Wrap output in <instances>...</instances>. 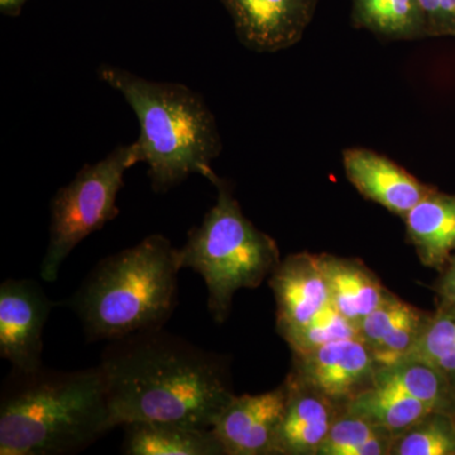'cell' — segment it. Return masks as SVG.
<instances>
[{"instance_id": "6da1fadb", "label": "cell", "mask_w": 455, "mask_h": 455, "mask_svg": "<svg viewBox=\"0 0 455 455\" xmlns=\"http://www.w3.org/2000/svg\"><path fill=\"white\" fill-rule=\"evenodd\" d=\"M99 367L114 427L163 421L212 429L235 396L223 358L164 326L108 341Z\"/></svg>"}, {"instance_id": "7a4b0ae2", "label": "cell", "mask_w": 455, "mask_h": 455, "mask_svg": "<svg viewBox=\"0 0 455 455\" xmlns=\"http://www.w3.org/2000/svg\"><path fill=\"white\" fill-rule=\"evenodd\" d=\"M114 429L100 367L12 370L0 396V454L65 455Z\"/></svg>"}, {"instance_id": "3957f363", "label": "cell", "mask_w": 455, "mask_h": 455, "mask_svg": "<svg viewBox=\"0 0 455 455\" xmlns=\"http://www.w3.org/2000/svg\"><path fill=\"white\" fill-rule=\"evenodd\" d=\"M101 82L118 92L140 123L134 142L140 164L148 167L155 193L178 187L191 175L214 181L212 163L221 140L214 116L202 95L179 83L152 82L125 68L101 65Z\"/></svg>"}, {"instance_id": "277c9868", "label": "cell", "mask_w": 455, "mask_h": 455, "mask_svg": "<svg viewBox=\"0 0 455 455\" xmlns=\"http://www.w3.org/2000/svg\"><path fill=\"white\" fill-rule=\"evenodd\" d=\"M179 250L163 235L101 259L68 301L89 341L163 328L178 305Z\"/></svg>"}, {"instance_id": "5b68a950", "label": "cell", "mask_w": 455, "mask_h": 455, "mask_svg": "<svg viewBox=\"0 0 455 455\" xmlns=\"http://www.w3.org/2000/svg\"><path fill=\"white\" fill-rule=\"evenodd\" d=\"M212 184L218 190L217 203L188 232L179 263L203 277L209 313L224 323L235 292L257 289L281 260L276 242L245 217L228 182L217 176Z\"/></svg>"}, {"instance_id": "8992f818", "label": "cell", "mask_w": 455, "mask_h": 455, "mask_svg": "<svg viewBox=\"0 0 455 455\" xmlns=\"http://www.w3.org/2000/svg\"><path fill=\"white\" fill-rule=\"evenodd\" d=\"M140 164L134 143L116 147L103 160L85 164L73 181L60 188L51 202L50 238L41 263V277L53 283L74 248L116 220V197L124 175Z\"/></svg>"}, {"instance_id": "52a82bcc", "label": "cell", "mask_w": 455, "mask_h": 455, "mask_svg": "<svg viewBox=\"0 0 455 455\" xmlns=\"http://www.w3.org/2000/svg\"><path fill=\"white\" fill-rule=\"evenodd\" d=\"M379 367L366 344L352 338L295 355L291 376L343 410L359 392L373 385Z\"/></svg>"}, {"instance_id": "ba28073f", "label": "cell", "mask_w": 455, "mask_h": 455, "mask_svg": "<svg viewBox=\"0 0 455 455\" xmlns=\"http://www.w3.org/2000/svg\"><path fill=\"white\" fill-rule=\"evenodd\" d=\"M53 304L33 280L0 286V355L12 370L32 372L42 364V334Z\"/></svg>"}, {"instance_id": "9c48e42d", "label": "cell", "mask_w": 455, "mask_h": 455, "mask_svg": "<svg viewBox=\"0 0 455 455\" xmlns=\"http://www.w3.org/2000/svg\"><path fill=\"white\" fill-rule=\"evenodd\" d=\"M236 36L256 52H277L298 44L315 13L317 0H220Z\"/></svg>"}, {"instance_id": "30bf717a", "label": "cell", "mask_w": 455, "mask_h": 455, "mask_svg": "<svg viewBox=\"0 0 455 455\" xmlns=\"http://www.w3.org/2000/svg\"><path fill=\"white\" fill-rule=\"evenodd\" d=\"M287 403V385L260 395L235 396L212 430L226 455H274Z\"/></svg>"}, {"instance_id": "8fae6325", "label": "cell", "mask_w": 455, "mask_h": 455, "mask_svg": "<svg viewBox=\"0 0 455 455\" xmlns=\"http://www.w3.org/2000/svg\"><path fill=\"white\" fill-rule=\"evenodd\" d=\"M277 307V331L284 340L331 302L317 254L298 253L278 263L269 276Z\"/></svg>"}, {"instance_id": "7c38bea8", "label": "cell", "mask_w": 455, "mask_h": 455, "mask_svg": "<svg viewBox=\"0 0 455 455\" xmlns=\"http://www.w3.org/2000/svg\"><path fill=\"white\" fill-rule=\"evenodd\" d=\"M343 166L359 194L403 220L416 204L435 190L372 149H346Z\"/></svg>"}, {"instance_id": "4fadbf2b", "label": "cell", "mask_w": 455, "mask_h": 455, "mask_svg": "<svg viewBox=\"0 0 455 455\" xmlns=\"http://www.w3.org/2000/svg\"><path fill=\"white\" fill-rule=\"evenodd\" d=\"M284 382L287 403L274 455H317L341 410L291 374Z\"/></svg>"}, {"instance_id": "5bb4252c", "label": "cell", "mask_w": 455, "mask_h": 455, "mask_svg": "<svg viewBox=\"0 0 455 455\" xmlns=\"http://www.w3.org/2000/svg\"><path fill=\"white\" fill-rule=\"evenodd\" d=\"M407 236L427 267L442 269L455 252V196L434 190L405 218Z\"/></svg>"}, {"instance_id": "9a60e30c", "label": "cell", "mask_w": 455, "mask_h": 455, "mask_svg": "<svg viewBox=\"0 0 455 455\" xmlns=\"http://www.w3.org/2000/svg\"><path fill=\"white\" fill-rule=\"evenodd\" d=\"M317 257L331 304L355 325L376 310L390 293L361 260L331 254H317Z\"/></svg>"}, {"instance_id": "2e32d148", "label": "cell", "mask_w": 455, "mask_h": 455, "mask_svg": "<svg viewBox=\"0 0 455 455\" xmlns=\"http://www.w3.org/2000/svg\"><path fill=\"white\" fill-rule=\"evenodd\" d=\"M122 451L127 455H224L212 429L163 421L125 424Z\"/></svg>"}, {"instance_id": "e0dca14e", "label": "cell", "mask_w": 455, "mask_h": 455, "mask_svg": "<svg viewBox=\"0 0 455 455\" xmlns=\"http://www.w3.org/2000/svg\"><path fill=\"white\" fill-rule=\"evenodd\" d=\"M373 383L403 392L421 401L431 411L455 416V379L424 362L403 359L379 367Z\"/></svg>"}, {"instance_id": "ac0fdd59", "label": "cell", "mask_w": 455, "mask_h": 455, "mask_svg": "<svg viewBox=\"0 0 455 455\" xmlns=\"http://www.w3.org/2000/svg\"><path fill=\"white\" fill-rule=\"evenodd\" d=\"M343 410L370 421L374 427L394 436L403 433L431 412L421 401L395 388L374 383L359 392Z\"/></svg>"}, {"instance_id": "d6986e66", "label": "cell", "mask_w": 455, "mask_h": 455, "mask_svg": "<svg viewBox=\"0 0 455 455\" xmlns=\"http://www.w3.org/2000/svg\"><path fill=\"white\" fill-rule=\"evenodd\" d=\"M353 20L388 40H419L429 36L418 0H353Z\"/></svg>"}, {"instance_id": "ffe728a7", "label": "cell", "mask_w": 455, "mask_h": 455, "mask_svg": "<svg viewBox=\"0 0 455 455\" xmlns=\"http://www.w3.org/2000/svg\"><path fill=\"white\" fill-rule=\"evenodd\" d=\"M394 435L341 410L317 455H386Z\"/></svg>"}, {"instance_id": "44dd1931", "label": "cell", "mask_w": 455, "mask_h": 455, "mask_svg": "<svg viewBox=\"0 0 455 455\" xmlns=\"http://www.w3.org/2000/svg\"><path fill=\"white\" fill-rule=\"evenodd\" d=\"M392 455H455V416L431 411L395 436Z\"/></svg>"}, {"instance_id": "7402d4cb", "label": "cell", "mask_w": 455, "mask_h": 455, "mask_svg": "<svg viewBox=\"0 0 455 455\" xmlns=\"http://www.w3.org/2000/svg\"><path fill=\"white\" fill-rule=\"evenodd\" d=\"M406 359L424 362L455 379V316L443 310L430 315Z\"/></svg>"}, {"instance_id": "603a6c76", "label": "cell", "mask_w": 455, "mask_h": 455, "mask_svg": "<svg viewBox=\"0 0 455 455\" xmlns=\"http://www.w3.org/2000/svg\"><path fill=\"white\" fill-rule=\"evenodd\" d=\"M358 338V328L337 310L331 302L320 310L309 323L287 338L293 355H302L331 341Z\"/></svg>"}, {"instance_id": "cb8c5ba5", "label": "cell", "mask_w": 455, "mask_h": 455, "mask_svg": "<svg viewBox=\"0 0 455 455\" xmlns=\"http://www.w3.org/2000/svg\"><path fill=\"white\" fill-rule=\"evenodd\" d=\"M448 267L440 278L438 290L440 298H442V307L455 304V256L451 257L447 263Z\"/></svg>"}, {"instance_id": "d4e9b609", "label": "cell", "mask_w": 455, "mask_h": 455, "mask_svg": "<svg viewBox=\"0 0 455 455\" xmlns=\"http://www.w3.org/2000/svg\"><path fill=\"white\" fill-rule=\"evenodd\" d=\"M29 0H0V12L7 17H18Z\"/></svg>"}, {"instance_id": "484cf974", "label": "cell", "mask_w": 455, "mask_h": 455, "mask_svg": "<svg viewBox=\"0 0 455 455\" xmlns=\"http://www.w3.org/2000/svg\"><path fill=\"white\" fill-rule=\"evenodd\" d=\"M440 310L445 311V313L451 314L455 316V304L447 305V307H440Z\"/></svg>"}]
</instances>
